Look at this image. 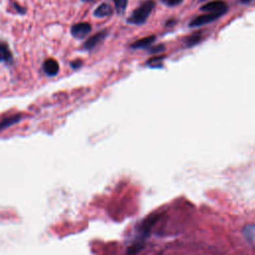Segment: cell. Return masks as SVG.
Masks as SVG:
<instances>
[{"label":"cell","mask_w":255,"mask_h":255,"mask_svg":"<svg viewBox=\"0 0 255 255\" xmlns=\"http://www.w3.org/2000/svg\"><path fill=\"white\" fill-rule=\"evenodd\" d=\"M154 7V2L150 0V1H147L145 3H143L140 7H138L133 14L131 15L129 22L133 23V24H142L144 23L148 17L150 16L151 12L153 11Z\"/></svg>","instance_id":"obj_1"},{"label":"cell","mask_w":255,"mask_h":255,"mask_svg":"<svg viewBox=\"0 0 255 255\" xmlns=\"http://www.w3.org/2000/svg\"><path fill=\"white\" fill-rule=\"evenodd\" d=\"M91 29V25L87 22L77 23L71 28V34L76 38H84L86 35H88Z\"/></svg>","instance_id":"obj_2"},{"label":"cell","mask_w":255,"mask_h":255,"mask_svg":"<svg viewBox=\"0 0 255 255\" xmlns=\"http://www.w3.org/2000/svg\"><path fill=\"white\" fill-rule=\"evenodd\" d=\"M223 13L220 12H215V13H211L209 12L208 14H204V15H201L199 17H197L196 19H194L193 21L190 22V26L191 27H198V26H202L204 24H207L211 21H214L215 19H217L218 17H220V15Z\"/></svg>","instance_id":"obj_3"},{"label":"cell","mask_w":255,"mask_h":255,"mask_svg":"<svg viewBox=\"0 0 255 255\" xmlns=\"http://www.w3.org/2000/svg\"><path fill=\"white\" fill-rule=\"evenodd\" d=\"M203 11H207V12H211V13H215V12H220V13H225L227 11V3L223 1H212L209 2L205 5H204L201 8Z\"/></svg>","instance_id":"obj_4"},{"label":"cell","mask_w":255,"mask_h":255,"mask_svg":"<svg viewBox=\"0 0 255 255\" xmlns=\"http://www.w3.org/2000/svg\"><path fill=\"white\" fill-rule=\"evenodd\" d=\"M43 69L48 76H56L59 72V64L54 59H48L43 64Z\"/></svg>","instance_id":"obj_5"},{"label":"cell","mask_w":255,"mask_h":255,"mask_svg":"<svg viewBox=\"0 0 255 255\" xmlns=\"http://www.w3.org/2000/svg\"><path fill=\"white\" fill-rule=\"evenodd\" d=\"M105 37H106V33H105V32H100V33L92 36V37L89 38V39L86 41V43L84 44L85 49H87V50L93 49L95 46H97L102 40H104Z\"/></svg>","instance_id":"obj_6"},{"label":"cell","mask_w":255,"mask_h":255,"mask_svg":"<svg viewBox=\"0 0 255 255\" xmlns=\"http://www.w3.org/2000/svg\"><path fill=\"white\" fill-rule=\"evenodd\" d=\"M112 13H113V10H112L111 6L107 3H102L94 12L96 17H107V16H110Z\"/></svg>","instance_id":"obj_7"},{"label":"cell","mask_w":255,"mask_h":255,"mask_svg":"<svg viewBox=\"0 0 255 255\" xmlns=\"http://www.w3.org/2000/svg\"><path fill=\"white\" fill-rule=\"evenodd\" d=\"M21 118L22 117L20 115H15V116H11V117L4 119L3 121L0 122V131L4 130V129H6V128L18 123L21 120Z\"/></svg>","instance_id":"obj_8"},{"label":"cell","mask_w":255,"mask_h":255,"mask_svg":"<svg viewBox=\"0 0 255 255\" xmlns=\"http://www.w3.org/2000/svg\"><path fill=\"white\" fill-rule=\"evenodd\" d=\"M155 40V37L154 36H148V37H145V38H142L140 40H137L136 42H134L131 47L133 49H139V48H144V47H147L149 46L150 44H152L153 41Z\"/></svg>","instance_id":"obj_9"},{"label":"cell","mask_w":255,"mask_h":255,"mask_svg":"<svg viewBox=\"0 0 255 255\" xmlns=\"http://www.w3.org/2000/svg\"><path fill=\"white\" fill-rule=\"evenodd\" d=\"M11 52L7 45L5 44H0V62L8 61L11 59Z\"/></svg>","instance_id":"obj_10"},{"label":"cell","mask_w":255,"mask_h":255,"mask_svg":"<svg viewBox=\"0 0 255 255\" xmlns=\"http://www.w3.org/2000/svg\"><path fill=\"white\" fill-rule=\"evenodd\" d=\"M114 3H115L117 11L119 13H121V12L125 11L127 4H128V0H114Z\"/></svg>","instance_id":"obj_11"},{"label":"cell","mask_w":255,"mask_h":255,"mask_svg":"<svg viewBox=\"0 0 255 255\" xmlns=\"http://www.w3.org/2000/svg\"><path fill=\"white\" fill-rule=\"evenodd\" d=\"M202 40V37L200 35H194L187 39V45L188 46H194L196 44H198L200 41Z\"/></svg>","instance_id":"obj_12"},{"label":"cell","mask_w":255,"mask_h":255,"mask_svg":"<svg viewBox=\"0 0 255 255\" xmlns=\"http://www.w3.org/2000/svg\"><path fill=\"white\" fill-rule=\"evenodd\" d=\"M245 233H246V236L249 238V240H252V241L255 240V232H254L252 227L247 228L245 230Z\"/></svg>","instance_id":"obj_13"},{"label":"cell","mask_w":255,"mask_h":255,"mask_svg":"<svg viewBox=\"0 0 255 255\" xmlns=\"http://www.w3.org/2000/svg\"><path fill=\"white\" fill-rule=\"evenodd\" d=\"M169 5H177L179 2H181V0H164Z\"/></svg>","instance_id":"obj_14"},{"label":"cell","mask_w":255,"mask_h":255,"mask_svg":"<svg viewBox=\"0 0 255 255\" xmlns=\"http://www.w3.org/2000/svg\"><path fill=\"white\" fill-rule=\"evenodd\" d=\"M81 64H82V61L77 60V61H74V62L71 63V66H72L74 69H77V68H79V67L81 66Z\"/></svg>","instance_id":"obj_15"},{"label":"cell","mask_w":255,"mask_h":255,"mask_svg":"<svg viewBox=\"0 0 255 255\" xmlns=\"http://www.w3.org/2000/svg\"><path fill=\"white\" fill-rule=\"evenodd\" d=\"M241 2H243V3H248V2H250L251 0H240Z\"/></svg>","instance_id":"obj_16"},{"label":"cell","mask_w":255,"mask_h":255,"mask_svg":"<svg viewBox=\"0 0 255 255\" xmlns=\"http://www.w3.org/2000/svg\"><path fill=\"white\" fill-rule=\"evenodd\" d=\"M83 1H92V0H83Z\"/></svg>","instance_id":"obj_17"},{"label":"cell","mask_w":255,"mask_h":255,"mask_svg":"<svg viewBox=\"0 0 255 255\" xmlns=\"http://www.w3.org/2000/svg\"><path fill=\"white\" fill-rule=\"evenodd\" d=\"M201 1H204V0H201Z\"/></svg>","instance_id":"obj_18"}]
</instances>
